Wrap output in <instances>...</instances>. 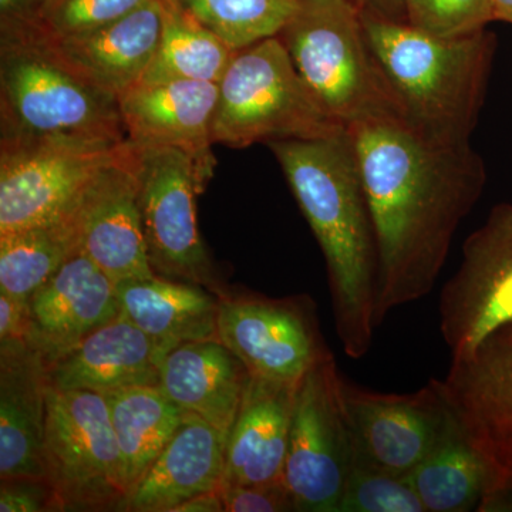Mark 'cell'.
Masks as SVG:
<instances>
[{"label":"cell","mask_w":512,"mask_h":512,"mask_svg":"<svg viewBox=\"0 0 512 512\" xmlns=\"http://www.w3.org/2000/svg\"><path fill=\"white\" fill-rule=\"evenodd\" d=\"M346 131L375 227L380 326L393 309L433 291L487 173L470 143H431L397 117L357 121Z\"/></svg>","instance_id":"obj_1"},{"label":"cell","mask_w":512,"mask_h":512,"mask_svg":"<svg viewBox=\"0 0 512 512\" xmlns=\"http://www.w3.org/2000/svg\"><path fill=\"white\" fill-rule=\"evenodd\" d=\"M268 147L281 165L325 256L336 333L362 359L375 338L379 252L365 185L346 127L329 136L284 138Z\"/></svg>","instance_id":"obj_2"},{"label":"cell","mask_w":512,"mask_h":512,"mask_svg":"<svg viewBox=\"0 0 512 512\" xmlns=\"http://www.w3.org/2000/svg\"><path fill=\"white\" fill-rule=\"evenodd\" d=\"M366 39L400 120L431 143H470L485 99L493 37H437L362 13Z\"/></svg>","instance_id":"obj_3"},{"label":"cell","mask_w":512,"mask_h":512,"mask_svg":"<svg viewBox=\"0 0 512 512\" xmlns=\"http://www.w3.org/2000/svg\"><path fill=\"white\" fill-rule=\"evenodd\" d=\"M0 140H127L119 99L74 73L36 26H0Z\"/></svg>","instance_id":"obj_4"},{"label":"cell","mask_w":512,"mask_h":512,"mask_svg":"<svg viewBox=\"0 0 512 512\" xmlns=\"http://www.w3.org/2000/svg\"><path fill=\"white\" fill-rule=\"evenodd\" d=\"M309 92L342 126L397 117L353 0H299L278 35Z\"/></svg>","instance_id":"obj_5"},{"label":"cell","mask_w":512,"mask_h":512,"mask_svg":"<svg viewBox=\"0 0 512 512\" xmlns=\"http://www.w3.org/2000/svg\"><path fill=\"white\" fill-rule=\"evenodd\" d=\"M342 128L309 92L278 36L234 52L218 82L214 144L244 148Z\"/></svg>","instance_id":"obj_6"},{"label":"cell","mask_w":512,"mask_h":512,"mask_svg":"<svg viewBox=\"0 0 512 512\" xmlns=\"http://www.w3.org/2000/svg\"><path fill=\"white\" fill-rule=\"evenodd\" d=\"M43 460L60 511H123V457L106 396L47 387Z\"/></svg>","instance_id":"obj_7"},{"label":"cell","mask_w":512,"mask_h":512,"mask_svg":"<svg viewBox=\"0 0 512 512\" xmlns=\"http://www.w3.org/2000/svg\"><path fill=\"white\" fill-rule=\"evenodd\" d=\"M333 355L323 357L296 384L285 484L296 511L339 512L348 484L355 437Z\"/></svg>","instance_id":"obj_8"},{"label":"cell","mask_w":512,"mask_h":512,"mask_svg":"<svg viewBox=\"0 0 512 512\" xmlns=\"http://www.w3.org/2000/svg\"><path fill=\"white\" fill-rule=\"evenodd\" d=\"M128 144L138 180L148 261L154 274L220 292L197 224L195 198L208 185L197 165L178 148Z\"/></svg>","instance_id":"obj_9"},{"label":"cell","mask_w":512,"mask_h":512,"mask_svg":"<svg viewBox=\"0 0 512 512\" xmlns=\"http://www.w3.org/2000/svg\"><path fill=\"white\" fill-rule=\"evenodd\" d=\"M448 412L483 460L488 490L478 511L512 507V343L497 332L467 355L451 357L434 379Z\"/></svg>","instance_id":"obj_10"},{"label":"cell","mask_w":512,"mask_h":512,"mask_svg":"<svg viewBox=\"0 0 512 512\" xmlns=\"http://www.w3.org/2000/svg\"><path fill=\"white\" fill-rule=\"evenodd\" d=\"M124 143L0 140V234L62 220Z\"/></svg>","instance_id":"obj_11"},{"label":"cell","mask_w":512,"mask_h":512,"mask_svg":"<svg viewBox=\"0 0 512 512\" xmlns=\"http://www.w3.org/2000/svg\"><path fill=\"white\" fill-rule=\"evenodd\" d=\"M439 316L451 357L512 325V204L494 207L464 242L460 266L441 289Z\"/></svg>","instance_id":"obj_12"},{"label":"cell","mask_w":512,"mask_h":512,"mask_svg":"<svg viewBox=\"0 0 512 512\" xmlns=\"http://www.w3.org/2000/svg\"><path fill=\"white\" fill-rule=\"evenodd\" d=\"M217 338L249 375L276 382L298 383L315 363L332 355L303 299L224 295Z\"/></svg>","instance_id":"obj_13"},{"label":"cell","mask_w":512,"mask_h":512,"mask_svg":"<svg viewBox=\"0 0 512 512\" xmlns=\"http://www.w3.org/2000/svg\"><path fill=\"white\" fill-rule=\"evenodd\" d=\"M67 217L79 251L114 282L153 278L144 241L138 180L130 144L84 185Z\"/></svg>","instance_id":"obj_14"},{"label":"cell","mask_w":512,"mask_h":512,"mask_svg":"<svg viewBox=\"0 0 512 512\" xmlns=\"http://www.w3.org/2000/svg\"><path fill=\"white\" fill-rule=\"evenodd\" d=\"M342 393L356 456L394 476L419 466L450 417L434 379L406 394L372 392L343 379Z\"/></svg>","instance_id":"obj_15"},{"label":"cell","mask_w":512,"mask_h":512,"mask_svg":"<svg viewBox=\"0 0 512 512\" xmlns=\"http://www.w3.org/2000/svg\"><path fill=\"white\" fill-rule=\"evenodd\" d=\"M218 83L168 80L137 83L119 97L127 140L140 147L184 151L210 183L217 158L212 153V119Z\"/></svg>","instance_id":"obj_16"},{"label":"cell","mask_w":512,"mask_h":512,"mask_svg":"<svg viewBox=\"0 0 512 512\" xmlns=\"http://www.w3.org/2000/svg\"><path fill=\"white\" fill-rule=\"evenodd\" d=\"M32 338L46 365L121 315L116 282L82 252L28 299Z\"/></svg>","instance_id":"obj_17"},{"label":"cell","mask_w":512,"mask_h":512,"mask_svg":"<svg viewBox=\"0 0 512 512\" xmlns=\"http://www.w3.org/2000/svg\"><path fill=\"white\" fill-rule=\"evenodd\" d=\"M167 350L121 313L47 365V383L56 390L106 394L160 384Z\"/></svg>","instance_id":"obj_18"},{"label":"cell","mask_w":512,"mask_h":512,"mask_svg":"<svg viewBox=\"0 0 512 512\" xmlns=\"http://www.w3.org/2000/svg\"><path fill=\"white\" fill-rule=\"evenodd\" d=\"M160 35V0H148L123 18L87 35L66 39L42 36L74 73L119 99L147 73Z\"/></svg>","instance_id":"obj_19"},{"label":"cell","mask_w":512,"mask_h":512,"mask_svg":"<svg viewBox=\"0 0 512 512\" xmlns=\"http://www.w3.org/2000/svg\"><path fill=\"white\" fill-rule=\"evenodd\" d=\"M47 365L29 345L0 346V478L46 480Z\"/></svg>","instance_id":"obj_20"},{"label":"cell","mask_w":512,"mask_h":512,"mask_svg":"<svg viewBox=\"0 0 512 512\" xmlns=\"http://www.w3.org/2000/svg\"><path fill=\"white\" fill-rule=\"evenodd\" d=\"M296 384L249 376L229 434L222 485L285 483Z\"/></svg>","instance_id":"obj_21"},{"label":"cell","mask_w":512,"mask_h":512,"mask_svg":"<svg viewBox=\"0 0 512 512\" xmlns=\"http://www.w3.org/2000/svg\"><path fill=\"white\" fill-rule=\"evenodd\" d=\"M249 372L220 339L175 346L160 366V386L185 413L210 423L229 439Z\"/></svg>","instance_id":"obj_22"},{"label":"cell","mask_w":512,"mask_h":512,"mask_svg":"<svg viewBox=\"0 0 512 512\" xmlns=\"http://www.w3.org/2000/svg\"><path fill=\"white\" fill-rule=\"evenodd\" d=\"M227 444L220 430L188 414L128 495L123 511L173 512L195 495L220 490L224 483Z\"/></svg>","instance_id":"obj_23"},{"label":"cell","mask_w":512,"mask_h":512,"mask_svg":"<svg viewBox=\"0 0 512 512\" xmlns=\"http://www.w3.org/2000/svg\"><path fill=\"white\" fill-rule=\"evenodd\" d=\"M121 313L167 353L194 340L218 339L221 296L201 285L154 275L116 282Z\"/></svg>","instance_id":"obj_24"},{"label":"cell","mask_w":512,"mask_h":512,"mask_svg":"<svg viewBox=\"0 0 512 512\" xmlns=\"http://www.w3.org/2000/svg\"><path fill=\"white\" fill-rule=\"evenodd\" d=\"M104 396L123 457L130 495L173 439L188 413L165 394L160 384L127 387Z\"/></svg>","instance_id":"obj_25"},{"label":"cell","mask_w":512,"mask_h":512,"mask_svg":"<svg viewBox=\"0 0 512 512\" xmlns=\"http://www.w3.org/2000/svg\"><path fill=\"white\" fill-rule=\"evenodd\" d=\"M426 512L478 511L488 490V474L483 460L454 420L406 476Z\"/></svg>","instance_id":"obj_26"},{"label":"cell","mask_w":512,"mask_h":512,"mask_svg":"<svg viewBox=\"0 0 512 512\" xmlns=\"http://www.w3.org/2000/svg\"><path fill=\"white\" fill-rule=\"evenodd\" d=\"M160 5V43L141 82H220L234 50L195 19L180 0H160Z\"/></svg>","instance_id":"obj_27"},{"label":"cell","mask_w":512,"mask_h":512,"mask_svg":"<svg viewBox=\"0 0 512 512\" xmlns=\"http://www.w3.org/2000/svg\"><path fill=\"white\" fill-rule=\"evenodd\" d=\"M79 251L70 218L0 234V292L28 299Z\"/></svg>","instance_id":"obj_28"},{"label":"cell","mask_w":512,"mask_h":512,"mask_svg":"<svg viewBox=\"0 0 512 512\" xmlns=\"http://www.w3.org/2000/svg\"><path fill=\"white\" fill-rule=\"evenodd\" d=\"M205 28L229 49H245L278 36L291 20L299 0H180Z\"/></svg>","instance_id":"obj_29"},{"label":"cell","mask_w":512,"mask_h":512,"mask_svg":"<svg viewBox=\"0 0 512 512\" xmlns=\"http://www.w3.org/2000/svg\"><path fill=\"white\" fill-rule=\"evenodd\" d=\"M339 512H426L406 477L380 470L362 458L353 460L352 471Z\"/></svg>","instance_id":"obj_30"},{"label":"cell","mask_w":512,"mask_h":512,"mask_svg":"<svg viewBox=\"0 0 512 512\" xmlns=\"http://www.w3.org/2000/svg\"><path fill=\"white\" fill-rule=\"evenodd\" d=\"M148 0H45L36 28L50 39L87 35L116 22Z\"/></svg>","instance_id":"obj_31"},{"label":"cell","mask_w":512,"mask_h":512,"mask_svg":"<svg viewBox=\"0 0 512 512\" xmlns=\"http://www.w3.org/2000/svg\"><path fill=\"white\" fill-rule=\"evenodd\" d=\"M491 20V0H407V25L437 37L471 35Z\"/></svg>","instance_id":"obj_32"},{"label":"cell","mask_w":512,"mask_h":512,"mask_svg":"<svg viewBox=\"0 0 512 512\" xmlns=\"http://www.w3.org/2000/svg\"><path fill=\"white\" fill-rule=\"evenodd\" d=\"M225 512L296 511L285 483L268 485H222L218 490Z\"/></svg>","instance_id":"obj_33"},{"label":"cell","mask_w":512,"mask_h":512,"mask_svg":"<svg viewBox=\"0 0 512 512\" xmlns=\"http://www.w3.org/2000/svg\"><path fill=\"white\" fill-rule=\"evenodd\" d=\"M60 511L55 491L47 480L15 478L2 480L0 512Z\"/></svg>","instance_id":"obj_34"},{"label":"cell","mask_w":512,"mask_h":512,"mask_svg":"<svg viewBox=\"0 0 512 512\" xmlns=\"http://www.w3.org/2000/svg\"><path fill=\"white\" fill-rule=\"evenodd\" d=\"M32 338L29 302L0 292V346L29 345Z\"/></svg>","instance_id":"obj_35"},{"label":"cell","mask_w":512,"mask_h":512,"mask_svg":"<svg viewBox=\"0 0 512 512\" xmlns=\"http://www.w3.org/2000/svg\"><path fill=\"white\" fill-rule=\"evenodd\" d=\"M45 0H0V26L37 25Z\"/></svg>","instance_id":"obj_36"},{"label":"cell","mask_w":512,"mask_h":512,"mask_svg":"<svg viewBox=\"0 0 512 512\" xmlns=\"http://www.w3.org/2000/svg\"><path fill=\"white\" fill-rule=\"evenodd\" d=\"M360 12L389 22L407 23V0H353Z\"/></svg>","instance_id":"obj_37"},{"label":"cell","mask_w":512,"mask_h":512,"mask_svg":"<svg viewBox=\"0 0 512 512\" xmlns=\"http://www.w3.org/2000/svg\"><path fill=\"white\" fill-rule=\"evenodd\" d=\"M225 511L224 503L218 491L195 495L190 500L175 507L173 512H222Z\"/></svg>","instance_id":"obj_38"},{"label":"cell","mask_w":512,"mask_h":512,"mask_svg":"<svg viewBox=\"0 0 512 512\" xmlns=\"http://www.w3.org/2000/svg\"><path fill=\"white\" fill-rule=\"evenodd\" d=\"M493 20L512 23V0H491Z\"/></svg>","instance_id":"obj_39"},{"label":"cell","mask_w":512,"mask_h":512,"mask_svg":"<svg viewBox=\"0 0 512 512\" xmlns=\"http://www.w3.org/2000/svg\"><path fill=\"white\" fill-rule=\"evenodd\" d=\"M500 333H503L505 338L510 340V342L512 343V325L507 326V328L501 329Z\"/></svg>","instance_id":"obj_40"}]
</instances>
